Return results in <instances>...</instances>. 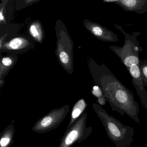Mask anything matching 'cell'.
<instances>
[{
  "label": "cell",
  "mask_w": 147,
  "mask_h": 147,
  "mask_svg": "<svg viewBox=\"0 0 147 147\" xmlns=\"http://www.w3.org/2000/svg\"><path fill=\"white\" fill-rule=\"evenodd\" d=\"M0 20L1 23L2 22L3 23H5V17H4V14H3V8L1 9V12H0Z\"/></svg>",
  "instance_id": "obj_18"
},
{
  "label": "cell",
  "mask_w": 147,
  "mask_h": 147,
  "mask_svg": "<svg viewBox=\"0 0 147 147\" xmlns=\"http://www.w3.org/2000/svg\"><path fill=\"white\" fill-rule=\"evenodd\" d=\"M86 113H84L66 134L59 147H70L76 141L83 140L90 135L92 128H86Z\"/></svg>",
  "instance_id": "obj_4"
},
{
  "label": "cell",
  "mask_w": 147,
  "mask_h": 147,
  "mask_svg": "<svg viewBox=\"0 0 147 147\" xmlns=\"http://www.w3.org/2000/svg\"><path fill=\"white\" fill-rule=\"evenodd\" d=\"M92 73L97 86L104 93L107 101L112 111L123 116L125 113L140 123L139 108L133 94L124 86L110 69L104 64L92 65Z\"/></svg>",
  "instance_id": "obj_1"
},
{
  "label": "cell",
  "mask_w": 147,
  "mask_h": 147,
  "mask_svg": "<svg viewBox=\"0 0 147 147\" xmlns=\"http://www.w3.org/2000/svg\"><path fill=\"white\" fill-rule=\"evenodd\" d=\"M86 106V104L83 99L79 100L76 104L72 111L71 120L69 126L71 125L72 123H74L76 119L82 114Z\"/></svg>",
  "instance_id": "obj_10"
},
{
  "label": "cell",
  "mask_w": 147,
  "mask_h": 147,
  "mask_svg": "<svg viewBox=\"0 0 147 147\" xmlns=\"http://www.w3.org/2000/svg\"><path fill=\"white\" fill-rule=\"evenodd\" d=\"M13 62L14 60L10 57H3L1 61V71L3 69H7L8 68L10 67L11 66H12Z\"/></svg>",
  "instance_id": "obj_14"
},
{
  "label": "cell",
  "mask_w": 147,
  "mask_h": 147,
  "mask_svg": "<svg viewBox=\"0 0 147 147\" xmlns=\"http://www.w3.org/2000/svg\"><path fill=\"white\" fill-rule=\"evenodd\" d=\"M33 1H26L25 2H26V3H29L33 2Z\"/></svg>",
  "instance_id": "obj_20"
},
{
  "label": "cell",
  "mask_w": 147,
  "mask_h": 147,
  "mask_svg": "<svg viewBox=\"0 0 147 147\" xmlns=\"http://www.w3.org/2000/svg\"><path fill=\"white\" fill-rule=\"evenodd\" d=\"M85 25L86 28L94 36L101 41L111 42L119 41L118 36L113 32L100 24L87 20Z\"/></svg>",
  "instance_id": "obj_6"
},
{
  "label": "cell",
  "mask_w": 147,
  "mask_h": 147,
  "mask_svg": "<svg viewBox=\"0 0 147 147\" xmlns=\"http://www.w3.org/2000/svg\"><path fill=\"white\" fill-rule=\"evenodd\" d=\"M110 140L116 147H129L134 141V129L124 125L109 113L101 106L92 105Z\"/></svg>",
  "instance_id": "obj_2"
},
{
  "label": "cell",
  "mask_w": 147,
  "mask_h": 147,
  "mask_svg": "<svg viewBox=\"0 0 147 147\" xmlns=\"http://www.w3.org/2000/svg\"><path fill=\"white\" fill-rule=\"evenodd\" d=\"M92 92L93 95H94L96 97H98V98L102 97V96H105L103 91L98 86H94L93 87Z\"/></svg>",
  "instance_id": "obj_16"
},
{
  "label": "cell",
  "mask_w": 147,
  "mask_h": 147,
  "mask_svg": "<svg viewBox=\"0 0 147 147\" xmlns=\"http://www.w3.org/2000/svg\"><path fill=\"white\" fill-rule=\"evenodd\" d=\"M114 25L124 35V44L123 47L111 45L110 49L120 58L121 63L126 68L139 65L141 61L139 54L143 50L137 38L140 32H132L131 35L127 33L121 26Z\"/></svg>",
  "instance_id": "obj_3"
},
{
  "label": "cell",
  "mask_w": 147,
  "mask_h": 147,
  "mask_svg": "<svg viewBox=\"0 0 147 147\" xmlns=\"http://www.w3.org/2000/svg\"><path fill=\"white\" fill-rule=\"evenodd\" d=\"M98 101L100 105H105L106 102H107L105 96H102L98 98Z\"/></svg>",
  "instance_id": "obj_17"
},
{
  "label": "cell",
  "mask_w": 147,
  "mask_h": 147,
  "mask_svg": "<svg viewBox=\"0 0 147 147\" xmlns=\"http://www.w3.org/2000/svg\"><path fill=\"white\" fill-rule=\"evenodd\" d=\"M126 69L132 77L131 82L140 97L142 106L144 105L147 102V92L144 87L140 67L139 65H133Z\"/></svg>",
  "instance_id": "obj_8"
},
{
  "label": "cell",
  "mask_w": 147,
  "mask_h": 147,
  "mask_svg": "<svg viewBox=\"0 0 147 147\" xmlns=\"http://www.w3.org/2000/svg\"><path fill=\"white\" fill-rule=\"evenodd\" d=\"M12 136V131H7L1 137L0 144L1 147H7L11 143Z\"/></svg>",
  "instance_id": "obj_13"
},
{
  "label": "cell",
  "mask_w": 147,
  "mask_h": 147,
  "mask_svg": "<svg viewBox=\"0 0 147 147\" xmlns=\"http://www.w3.org/2000/svg\"><path fill=\"white\" fill-rule=\"evenodd\" d=\"M144 84L147 88V58L141 61L139 64Z\"/></svg>",
  "instance_id": "obj_12"
},
{
  "label": "cell",
  "mask_w": 147,
  "mask_h": 147,
  "mask_svg": "<svg viewBox=\"0 0 147 147\" xmlns=\"http://www.w3.org/2000/svg\"><path fill=\"white\" fill-rule=\"evenodd\" d=\"M32 36L38 42H41L43 39L42 29L39 22H34L32 24L29 29Z\"/></svg>",
  "instance_id": "obj_11"
},
{
  "label": "cell",
  "mask_w": 147,
  "mask_h": 147,
  "mask_svg": "<svg viewBox=\"0 0 147 147\" xmlns=\"http://www.w3.org/2000/svg\"><path fill=\"white\" fill-rule=\"evenodd\" d=\"M66 108H61L51 113L37 123L33 129L38 132H43L57 126L66 116Z\"/></svg>",
  "instance_id": "obj_5"
},
{
  "label": "cell",
  "mask_w": 147,
  "mask_h": 147,
  "mask_svg": "<svg viewBox=\"0 0 147 147\" xmlns=\"http://www.w3.org/2000/svg\"><path fill=\"white\" fill-rule=\"evenodd\" d=\"M104 3L118 5L126 12L144 14L147 12V0H104Z\"/></svg>",
  "instance_id": "obj_7"
},
{
  "label": "cell",
  "mask_w": 147,
  "mask_h": 147,
  "mask_svg": "<svg viewBox=\"0 0 147 147\" xmlns=\"http://www.w3.org/2000/svg\"><path fill=\"white\" fill-rule=\"evenodd\" d=\"M143 106L144 107V108L146 109V111H147V102H146V103H145L144 105H143Z\"/></svg>",
  "instance_id": "obj_19"
},
{
  "label": "cell",
  "mask_w": 147,
  "mask_h": 147,
  "mask_svg": "<svg viewBox=\"0 0 147 147\" xmlns=\"http://www.w3.org/2000/svg\"><path fill=\"white\" fill-rule=\"evenodd\" d=\"M59 59L63 65L67 66L70 62V58L68 54L65 51H61L59 54Z\"/></svg>",
  "instance_id": "obj_15"
},
{
  "label": "cell",
  "mask_w": 147,
  "mask_h": 147,
  "mask_svg": "<svg viewBox=\"0 0 147 147\" xmlns=\"http://www.w3.org/2000/svg\"><path fill=\"white\" fill-rule=\"evenodd\" d=\"M29 44V41L26 38L17 37L3 45V49L11 51H17L27 48Z\"/></svg>",
  "instance_id": "obj_9"
}]
</instances>
